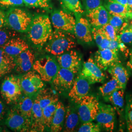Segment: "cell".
<instances>
[{
	"label": "cell",
	"mask_w": 132,
	"mask_h": 132,
	"mask_svg": "<svg viewBox=\"0 0 132 132\" xmlns=\"http://www.w3.org/2000/svg\"><path fill=\"white\" fill-rule=\"evenodd\" d=\"M52 22L48 16L40 14L33 17L29 28L28 38L36 46H43L52 35Z\"/></svg>",
	"instance_id": "obj_1"
},
{
	"label": "cell",
	"mask_w": 132,
	"mask_h": 132,
	"mask_svg": "<svg viewBox=\"0 0 132 132\" xmlns=\"http://www.w3.org/2000/svg\"><path fill=\"white\" fill-rule=\"evenodd\" d=\"M75 37L72 33L55 29L52 32L45 46V51L58 56L76 47Z\"/></svg>",
	"instance_id": "obj_2"
},
{
	"label": "cell",
	"mask_w": 132,
	"mask_h": 132,
	"mask_svg": "<svg viewBox=\"0 0 132 132\" xmlns=\"http://www.w3.org/2000/svg\"><path fill=\"white\" fill-rule=\"evenodd\" d=\"M6 24L12 29L19 32L28 31L33 17L25 10L13 7L5 13Z\"/></svg>",
	"instance_id": "obj_3"
},
{
	"label": "cell",
	"mask_w": 132,
	"mask_h": 132,
	"mask_svg": "<svg viewBox=\"0 0 132 132\" xmlns=\"http://www.w3.org/2000/svg\"><path fill=\"white\" fill-rule=\"evenodd\" d=\"M21 77L12 76H6L1 88V94L7 104L18 102L22 95Z\"/></svg>",
	"instance_id": "obj_4"
},
{
	"label": "cell",
	"mask_w": 132,
	"mask_h": 132,
	"mask_svg": "<svg viewBox=\"0 0 132 132\" xmlns=\"http://www.w3.org/2000/svg\"><path fill=\"white\" fill-rule=\"evenodd\" d=\"M60 68L53 57L45 56L35 61L32 69L38 73L43 81L52 82Z\"/></svg>",
	"instance_id": "obj_5"
},
{
	"label": "cell",
	"mask_w": 132,
	"mask_h": 132,
	"mask_svg": "<svg viewBox=\"0 0 132 132\" xmlns=\"http://www.w3.org/2000/svg\"><path fill=\"white\" fill-rule=\"evenodd\" d=\"M77 111L82 123L95 120L99 109L100 102L93 95H87L77 104Z\"/></svg>",
	"instance_id": "obj_6"
},
{
	"label": "cell",
	"mask_w": 132,
	"mask_h": 132,
	"mask_svg": "<svg viewBox=\"0 0 132 132\" xmlns=\"http://www.w3.org/2000/svg\"><path fill=\"white\" fill-rule=\"evenodd\" d=\"M51 21L55 29L74 34L76 19L65 10H54L51 14Z\"/></svg>",
	"instance_id": "obj_7"
},
{
	"label": "cell",
	"mask_w": 132,
	"mask_h": 132,
	"mask_svg": "<svg viewBox=\"0 0 132 132\" xmlns=\"http://www.w3.org/2000/svg\"><path fill=\"white\" fill-rule=\"evenodd\" d=\"M23 92L26 95L37 94L44 87V83L40 76L35 71H29L21 77Z\"/></svg>",
	"instance_id": "obj_8"
},
{
	"label": "cell",
	"mask_w": 132,
	"mask_h": 132,
	"mask_svg": "<svg viewBox=\"0 0 132 132\" xmlns=\"http://www.w3.org/2000/svg\"><path fill=\"white\" fill-rule=\"evenodd\" d=\"M116 111L110 105L100 103L96 121L101 127L109 132L113 131L116 124Z\"/></svg>",
	"instance_id": "obj_9"
},
{
	"label": "cell",
	"mask_w": 132,
	"mask_h": 132,
	"mask_svg": "<svg viewBox=\"0 0 132 132\" xmlns=\"http://www.w3.org/2000/svg\"><path fill=\"white\" fill-rule=\"evenodd\" d=\"M6 125L16 132H29L31 128V119L27 118L16 109H11L5 120Z\"/></svg>",
	"instance_id": "obj_10"
},
{
	"label": "cell",
	"mask_w": 132,
	"mask_h": 132,
	"mask_svg": "<svg viewBox=\"0 0 132 132\" xmlns=\"http://www.w3.org/2000/svg\"><path fill=\"white\" fill-rule=\"evenodd\" d=\"M75 72L60 68L52 83L54 88L60 93H69L76 78Z\"/></svg>",
	"instance_id": "obj_11"
},
{
	"label": "cell",
	"mask_w": 132,
	"mask_h": 132,
	"mask_svg": "<svg viewBox=\"0 0 132 132\" xmlns=\"http://www.w3.org/2000/svg\"><path fill=\"white\" fill-rule=\"evenodd\" d=\"M90 83L79 73L75 78L73 84L68 93V96L76 104H78L82 99L88 94L90 90Z\"/></svg>",
	"instance_id": "obj_12"
},
{
	"label": "cell",
	"mask_w": 132,
	"mask_h": 132,
	"mask_svg": "<svg viewBox=\"0 0 132 132\" xmlns=\"http://www.w3.org/2000/svg\"><path fill=\"white\" fill-rule=\"evenodd\" d=\"M80 73L88 80L90 84L102 83L106 77L103 71L97 65L92 57L84 62Z\"/></svg>",
	"instance_id": "obj_13"
},
{
	"label": "cell",
	"mask_w": 132,
	"mask_h": 132,
	"mask_svg": "<svg viewBox=\"0 0 132 132\" xmlns=\"http://www.w3.org/2000/svg\"><path fill=\"white\" fill-rule=\"evenodd\" d=\"M76 23L74 34L82 42L90 44L93 42L92 25L89 20L81 16V14H76Z\"/></svg>",
	"instance_id": "obj_14"
},
{
	"label": "cell",
	"mask_w": 132,
	"mask_h": 132,
	"mask_svg": "<svg viewBox=\"0 0 132 132\" xmlns=\"http://www.w3.org/2000/svg\"><path fill=\"white\" fill-rule=\"evenodd\" d=\"M57 61L60 67L78 73L81 67V59L75 50L65 52L57 56Z\"/></svg>",
	"instance_id": "obj_15"
},
{
	"label": "cell",
	"mask_w": 132,
	"mask_h": 132,
	"mask_svg": "<svg viewBox=\"0 0 132 132\" xmlns=\"http://www.w3.org/2000/svg\"><path fill=\"white\" fill-rule=\"evenodd\" d=\"M94 60L102 71H105L114 63L119 61L118 52L109 48L99 49L94 54Z\"/></svg>",
	"instance_id": "obj_16"
},
{
	"label": "cell",
	"mask_w": 132,
	"mask_h": 132,
	"mask_svg": "<svg viewBox=\"0 0 132 132\" xmlns=\"http://www.w3.org/2000/svg\"><path fill=\"white\" fill-rule=\"evenodd\" d=\"M87 17L93 27L101 28L108 23L110 13L102 5L87 11Z\"/></svg>",
	"instance_id": "obj_17"
},
{
	"label": "cell",
	"mask_w": 132,
	"mask_h": 132,
	"mask_svg": "<svg viewBox=\"0 0 132 132\" xmlns=\"http://www.w3.org/2000/svg\"><path fill=\"white\" fill-rule=\"evenodd\" d=\"M35 59L33 52L28 49L15 57V69L19 73L27 72L33 68Z\"/></svg>",
	"instance_id": "obj_18"
},
{
	"label": "cell",
	"mask_w": 132,
	"mask_h": 132,
	"mask_svg": "<svg viewBox=\"0 0 132 132\" xmlns=\"http://www.w3.org/2000/svg\"><path fill=\"white\" fill-rule=\"evenodd\" d=\"M108 71L112 77L118 81L121 88L125 90L129 80V75L127 70L120 61L117 62L110 66Z\"/></svg>",
	"instance_id": "obj_19"
},
{
	"label": "cell",
	"mask_w": 132,
	"mask_h": 132,
	"mask_svg": "<svg viewBox=\"0 0 132 132\" xmlns=\"http://www.w3.org/2000/svg\"><path fill=\"white\" fill-rule=\"evenodd\" d=\"M2 47L7 54L15 58L22 52L28 50L29 46L23 39L19 37H13L6 43Z\"/></svg>",
	"instance_id": "obj_20"
},
{
	"label": "cell",
	"mask_w": 132,
	"mask_h": 132,
	"mask_svg": "<svg viewBox=\"0 0 132 132\" xmlns=\"http://www.w3.org/2000/svg\"><path fill=\"white\" fill-rule=\"evenodd\" d=\"M31 122V132H43L46 129L43 119V109L35 98L33 103Z\"/></svg>",
	"instance_id": "obj_21"
},
{
	"label": "cell",
	"mask_w": 132,
	"mask_h": 132,
	"mask_svg": "<svg viewBox=\"0 0 132 132\" xmlns=\"http://www.w3.org/2000/svg\"><path fill=\"white\" fill-rule=\"evenodd\" d=\"M66 115L64 122L65 132H74L79 125L80 118L76 110L72 105H69L66 108Z\"/></svg>",
	"instance_id": "obj_22"
},
{
	"label": "cell",
	"mask_w": 132,
	"mask_h": 132,
	"mask_svg": "<svg viewBox=\"0 0 132 132\" xmlns=\"http://www.w3.org/2000/svg\"><path fill=\"white\" fill-rule=\"evenodd\" d=\"M66 111V108L64 104L61 102L58 101L50 128L52 132H60L62 130L64 125Z\"/></svg>",
	"instance_id": "obj_23"
},
{
	"label": "cell",
	"mask_w": 132,
	"mask_h": 132,
	"mask_svg": "<svg viewBox=\"0 0 132 132\" xmlns=\"http://www.w3.org/2000/svg\"><path fill=\"white\" fill-rule=\"evenodd\" d=\"M35 98L38 100L42 109L50 104L59 101L58 94L50 89L43 88L40 90L36 94Z\"/></svg>",
	"instance_id": "obj_24"
},
{
	"label": "cell",
	"mask_w": 132,
	"mask_h": 132,
	"mask_svg": "<svg viewBox=\"0 0 132 132\" xmlns=\"http://www.w3.org/2000/svg\"><path fill=\"white\" fill-rule=\"evenodd\" d=\"M105 100L112 104L118 115L122 116L124 109V90L120 89L116 90Z\"/></svg>",
	"instance_id": "obj_25"
},
{
	"label": "cell",
	"mask_w": 132,
	"mask_h": 132,
	"mask_svg": "<svg viewBox=\"0 0 132 132\" xmlns=\"http://www.w3.org/2000/svg\"><path fill=\"white\" fill-rule=\"evenodd\" d=\"M15 66V58L0 49V77L10 73Z\"/></svg>",
	"instance_id": "obj_26"
},
{
	"label": "cell",
	"mask_w": 132,
	"mask_h": 132,
	"mask_svg": "<svg viewBox=\"0 0 132 132\" xmlns=\"http://www.w3.org/2000/svg\"><path fill=\"white\" fill-rule=\"evenodd\" d=\"M34 101L31 96L26 95L20 99L15 108L24 117L31 119Z\"/></svg>",
	"instance_id": "obj_27"
},
{
	"label": "cell",
	"mask_w": 132,
	"mask_h": 132,
	"mask_svg": "<svg viewBox=\"0 0 132 132\" xmlns=\"http://www.w3.org/2000/svg\"><path fill=\"white\" fill-rule=\"evenodd\" d=\"M105 8L111 14L121 15L132 18V11L129 7L115 2L109 1L105 4Z\"/></svg>",
	"instance_id": "obj_28"
},
{
	"label": "cell",
	"mask_w": 132,
	"mask_h": 132,
	"mask_svg": "<svg viewBox=\"0 0 132 132\" xmlns=\"http://www.w3.org/2000/svg\"><path fill=\"white\" fill-rule=\"evenodd\" d=\"M64 10L71 13L82 14L84 13L80 0H58Z\"/></svg>",
	"instance_id": "obj_29"
},
{
	"label": "cell",
	"mask_w": 132,
	"mask_h": 132,
	"mask_svg": "<svg viewBox=\"0 0 132 132\" xmlns=\"http://www.w3.org/2000/svg\"><path fill=\"white\" fill-rule=\"evenodd\" d=\"M129 19L130 18L126 16L110 14L108 23L115 28L117 33L118 35L128 26Z\"/></svg>",
	"instance_id": "obj_30"
},
{
	"label": "cell",
	"mask_w": 132,
	"mask_h": 132,
	"mask_svg": "<svg viewBox=\"0 0 132 132\" xmlns=\"http://www.w3.org/2000/svg\"><path fill=\"white\" fill-rule=\"evenodd\" d=\"M122 89L118 81L112 77V79L99 87L100 93L104 99H107L116 90Z\"/></svg>",
	"instance_id": "obj_31"
},
{
	"label": "cell",
	"mask_w": 132,
	"mask_h": 132,
	"mask_svg": "<svg viewBox=\"0 0 132 132\" xmlns=\"http://www.w3.org/2000/svg\"><path fill=\"white\" fill-rule=\"evenodd\" d=\"M57 104V102L53 103L43 109V119L46 128H51L52 119L56 111Z\"/></svg>",
	"instance_id": "obj_32"
},
{
	"label": "cell",
	"mask_w": 132,
	"mask_h": 132,
	"mask_svg": "<svg viewBox=\"0 0 132 132\" xmlns=\"http://www.w3.org/2000/svg\"><path fill=\"white\" fill-rule=\"evenodd\" d=\"M24 4L28 7L49 10L52 9L51 0H23Z\"/></svg>",
	"instance_id": "obj_33"
},
{
	"label": "cell",
	"mask_w": 132,
	"mask_h": 132,
	"mask_svg": "<svg viewBox=\"0 0 132 132\" xmlns=\"http://www.w3.org/2000/svg\"><path fill=\"white\" fill-rule=\"evenodd\" d=\"M125 120L128 132H132V97L129 96L127 98L125 108Z\"/></svg>",
	"instance_id": "obj_34"
},
{
	"label": "cell",
	"mask_w": 132,
	"mask_h": 132,
	"mask_svg": "<svg viewBox=\"0 0 132 132\" xmlns=\"http://www.w3.org/2000/svg\"><path fill=\"white\" fill-rule=\"evenodd\" d=\"M118 38L120 42L125 44L132 45V24L128 26L118 34Z\"/></svg>",
	"instance_id": "obj_35"
},
{
	"label": "cell",
	"mask_w": 132,
	"mask_h": 132,
	"mask_svg": "<svg viewBox=\"0 0 132 132\" xmlns=\"http://www.w3.org/2000/svg\"><path fill=\"white\" fill-rule=\"evenodd\" d=\"M100 28L104 35L109 40H118V35L116 31V29L111 24L108 23L101 27Z\"/></svg>",
	"instance_id": "obj_36"
},
{
	"label": "cell",
	"mask_w": 132,
	"mask_h": 132,
	"mask_svg": "<svg viewBox=\"0 0 132 132\" xmlns=\"http://www.w3.org/2000/svg\"><path fill=\"white\" fill-rule=\"evenodd\" d=\"M101 126L98 123L92 121L83 123L78 130L79 132H99L101 131Z\"/></svg>",
	"instance_id": "obj_37"
},
{
	"label": "cell",
	"mask_w": 132,
	"mask_h": 132,
	"mask_svg": "<svg viewBox=\"0 0 132 132\" xmlns=\"http://www.w3.org/2000/svg\"><path fill=\"white\" fill-rule=\"evenodd\" d=\"M24 5L23 0H0V7L2 9H11Z\"/></svg>",
	"instance_id": "obj_38"
},
{
	"label": "cell",
	"mask_w": 132,
	"mask_h": 132,
	"mask_svg": "<svg viewBox=\"0 0 132 132\" xmlns=\"http://www.w3.org/2000/svg\"><path fill=\"white\" fill-rule=\"evenodd\" d=\"M2 28H0V47H3L6 43L15 36V34L11 31Z\"/></svg>",
	"instance_id": "obj_39"
},
{
	"label": "cell",
	"mask_w": 132,
	"mask_h": 132,
	"mask_svg": "<svg viewBox=\"0 0 132 132\" xmlns=\"http://www.w3.org/2000/svg\"><path fill=\"white\" fill-rule=\"evenodd\" d=\"M92 35L93 40H94L96 44L99 47L105 36L100 28L93 27L92 28Z\"/></svg>",
	"instance_id": "obj_40"
},
{
	"label": "cell",
	"mask_w": 132,
	"mask_h": 132,
	"mask_svg": "<svg viewBox=\"0 0 132 132\" xmlns=\"http://www.w3.org/2000/svg\"><path fill=\"white\" fill-rule=\"evenodd\" d=\"M102 0H84L86 9L88 11L102 5Z\"/></svg>",
	"instance_id": "obj_41"
},
{
	"label": "cell",
	"mask_w": 132,
	"mask_h": 132,
	"mask_svg": "<svg viewBox=\"0 0 132 132\" xmlns=\"http://www.w3.org/2000/svg\"><path fill=\"white\" fill-rule=\"evenodd\" d=\"M119 42L120 41H119V40H110V44L109 46V48L118 52L119 50Z\"/></svg>",
	"instance_id": "obj_42"
},
{
	"label": "cell",
	"mask_w": 132,
	"mask_h": 132,
	"mask_svg": "<svg viewBox=\"0 0 132 132\" xmlns=\"http://www.w3.org/2000/svg\"><path fill=\"white\" fill-rule=\"evenodd\" d=\"M110 40H109L108 38H107L105 36L104 38L103 39V40H102V42L100 45V46L98 47L99 49L102 50V49L108 48L109 46V44H110Z\"/></svg>",
	"instance_id": "obj_43"
},
{
	"label": "cell",
	"mask_w": 132,
	"mask_h": 132,
	"mask_svg": "<svg viewBox=\"0 0 132 132\" xmlns=\"http://www.w3.org/2000/svg\"><path fill=\"white\" fill-rule=\"evenodd\" d=\"M5 113V107L3 102L0 100V121L3 119Z\"/></svg>",
	"instance_id": "obj_44"
},
{
	"label": "cell",
	"mask_w": 132,
	"mask_h": 132,
	"mask_svg": "<svg viewBox=\"0 0 132 132\" xmlns=\"http://www.w3.org/2000/svg\"><path fill=\"white\" fill-rule=\"evenodd\" d=\"M129 59L127 63V67L128 69L132 71V48L130 50L129 53Z\"/></svg>",
	"instance_id": "obj_45"
},
{
	"label": "cell",
	"mask_w": 132,
	"mask_h": 132,
	"mask_svg": "<svg viewBox=\"0 0 132 132\" xmlns=\"http://www.w3.org/2000/svg\"><path fill=\"white\" fill-rule=\"evenodd\" d=\"M109 1L115 2L117 3H118L119 4L123 5L126 7H128L127 4V0H108Z\"/></svg>",
	"instance_id": "obj_46"
},
{
	"label": "cell",
	"mask_w": 132,
	"mask_h": 132,
	"mask_svg": "<svg viewBox=\"0 0 132 132\" xmlns=\"http://www.w3.org/2000/svg\"><path fill=\"white\" fill-rule=\"evenodd\" d=\"M6 24L5 17L0 15V28H4Z\"/></svg>",
	"instance_id": "obj_47"
},
{
	"label": "cell",
	"mask_w": 132,
	"mask_h": 132,
	"mask_svg": "<svg viewBox=\"0 0 132 132\" xmlns=\"http://www.w3.org/2000/svg\"><path fill=\"white\" fill-rule=\"evenodd\" d=\"M127 4L129 8L132 11V0H127Z\"/></svg>",
	"instance_id": "obj_48"
},
{
	"label": "cell",
	"mask_w": 132,
	"mask_h": 132,
	"mask_svg": "<svg viewBox=\"0 0 132 132\" xmlns=\"http://www.w3.org/2000/svg\"><path fill=\"white\" fill-rule=\"evenodd\" d=\"M0 15L2 16H4V17H5V13L2 10H0Z\"/></svg>",
	"instance_id": "obj_49"
},
{
	"label": "cell",
	"mask_w": 132,
	"mask_h": 132,
	"mask_svg": "<svg viewBox=\"0 0 132 132\" xmlns=\"http://www.w3.org/2000/svg\"><path fill=\"white\" fill-rule=\"evenodd\" d=\"M2 131H3V129H2V127H0V132H2Z\"/></svg>",
	"instance_id": "obj_50"
}]
</instances>
